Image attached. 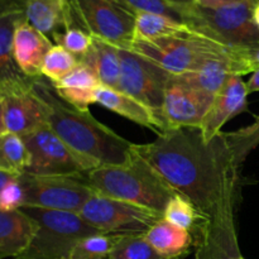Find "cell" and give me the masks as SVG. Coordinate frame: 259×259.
I'll return each instance as SVG.
<instances>
[{"mask_svg":"<svg viewBox=\"0 0 259 259\" xmlns=\"http://www.w3.org/2000/svg\"><path fill=\"white\" fill-rule=\"evenodd\" d=\"M7 131V126H5V120H4V106H3V100L2 96H0V134L5 133Z\"/></svg>","mask_w":259,"mask_h":259,"instance_id":"obj_39","label":"cell"},{"mask_svg":"<svg viewBox=\"0 0 259 259\" xmlns=\"http://www.w3.org/2000/svg\"><path fill=\"white\" fill-rule=\"evenodd\" d=\"M78 60L61 46L55 45L46 55L42 65V77L56 83L78 65Z\"/></svg>","mask_w":259,"mask_h":259,"instance_id":"obj_30","label":"cell"},{"mask_svg":"<svg viewBox=\"0 0 259 259\" xmlns=\"http://www.w3.org/2000/svg\"><path fill=\"white\" fill-rule=\"evenodd\" d=\"M25 18L51 40L70 27H78L70 0H27Z\"/></svg>","mask_w":259,"mask_h":259,"instance_id":"obj_18","label":"cell"},{"mask_svg":"<svg viewBox=\"0 0 259 259\" xmlns=\"http://www.w3.org/2000/svg\"><path fill=\"white\" fill-rule=\"evenodd\" d=\"M212 100L214 95L194 88L171 75L161 110L163 133L182 128L199 129Z\"/></svg>","mask_w":259,"mask_h":259,"instance_id":"obj_12","label":"cell"},{"mask_svg":"<svg viewBox=\"0 0 259 259\" xmlns=\"http://www.w3.org/2000/svg\"><path fill=\"white\" fill-rule=\"evenodd\" d=\"M242 259H245V258H244V257H243V258H242Z\"/></svg>","mask_w":259,"mask_h":259,"instance_id":"obj_41","label":"cell"},{"mask_svg":"<svg viewBox=\"0 0 259 259\" xmlns=\"http://www.w3.org/2000/svg\"><path fill=\"white\" fill-rule=\"evenodd\" d=\"M52 85L58 96L70 105L80 110H89L91 104H96V90L101 83L91 68L78 63L65 77Z\"/></svg>","mask_w":259,"mask_h":259,"instance_id":"obj_20","label":"cell"},{"mask_svg":"<svg viewBox=\"0 0 259 259\" xmlns=\"http://www.w3.org/2000/svg\"><path fill=\"white\" fill-rule=\"evenodd\" d=\"M242 62L244 66L245 75L254 72L259 68V47L252 51H244L242 53Z\"/></svg>","mask_w":259,"mask_h":259,"instance_id":"obj_34","label":"cell"},{"mask_svg":"<svg viewBox=\"0 0 259 259\" xmlns=\"http://www.w3.org/2000/svg\"><path fill=\"white\" fill-rule=\"evenodd\" d=\"M121 234H98L83 238L76 244L68 259H109V254Z\"/></svg>","mask_w":259,"mask_h":259,"instance_id":"obj_29","label":"cell"},{"mask_svg":"<svg viewBox=\"0 0 259 259\" xmlns=\"http://www.w3.org/2000/svg\"><path fill=\"white\" fill-rule=\"evenodd\" d=\"M131 50L149 58L171 75L191 72L212 58L239 52L197 32L151 42L136 40Z\"/></svg>","mask_w":259,"mask_h":259,"instance_id":"obj_6","label":"cell"},{"mask_svg":"<svg viewBox=\"0 0 259 259\" xmlns=\"http://www.w3.org/2000/svg\"><path fill=\"white\" fill-rule=\"evenodd\" d=\"M253 19H254V23L257 24L259 29V0L255 3L254 8H253Z\"/></svg>","mask_w":259,"mask_h":259,"instance_id":"obj_40","label":"cell"},{"mask_svg":"<svg viewBox=\"0 0 259 259\" xmlns=\"http://www.w3.org/2000/svg\"><path fill=\"white\" fill-rule=\"evenodd\" d=\"M53 42L35 29L28 20L20 23L14 33L13 57L20 72L28 78L42 77V65Z\"/></svg>","mask_w":259,"mask_h":259,"instance_id":"obj_17","label":"cell"},{"mask_svg":"<svg viewBox=\"0 0 259 259\" xmlns=\"http://www.w3.org/2000/svg\"><path fill=\"white\" fill-rule=\"evenodd\" d=\"M163 219L194 235L207 218L204 217L187 197L176 194L167 204L163 211Z\"/></svg>","mask_w":259,"mask_h":259,"instance_id":"obj_26","label":"cell"},{"mask_svg":"<svg viewBox=\"0 0 259 259\" xmlns=\"http://www.w3.org/2000/svg\"><path fill=\"white\" fill-rule=\"evenodd\" d=\"M29 152L27 174L35 176L83 177L98 163L66 144L51 126L45 125L22 137Z\"/></svg>","mask_w":259,"mask_h":259,"instance_id":"obj_7","label":"cell"},{"mask_svg":"<svg viewBox=\"0 0 259 259\" xmlns=\"http://www.w3.org/2000/svg\"><path fill=\"white\" fill-rule=\"evenodd\" d=\"M248 89L242 76L232 75L214 95L211 106L200 126L205 142H211L222 128L234 116L248 110Z\"/></svg>","mask_w":259,"mask_h":259,"instance_id":"obj_15","label":"cell"},{"mask_svg":"<svg viewBox=\"0 0 259 259\" xmlns=\"http://www.w3.org/2000/svg\"><path fill=\"white\" fill-rule=\"evenodd\" d=\"M19 176H14V175H10V174H7V172L2 171L0 169V191L3 190V187L5 186V185L8 184V182L13 181V180L18 179Z\"/></svg>","mask_w":259,"mask_h":259,"instance_id":"obj_37","label":"cell"},{"mask_svg":"<svg viewBox=\"0 0 259 259\" xmlns=\"http://www.w3.org/2000/svg\"><path fill=\"white\" fill-rule=\"evenodd\" d=\"M223 136L227 141L235 166L239 168L245 158L259 146V116L250 125L235 132H223Z\"/></svg>","mask_w":259,"mask_h":259,"instance_id":"obj_27","label":"cell"},{"mask_svg":"<svg viewBox=\"0 0 259 259\" xmlns=\"http://www.w3.org/2000/svg\"><path fill=\"white\" fill-rule=\"evenodd\" d=\"M169 78L171 73L149 58L132 50L120 48V78L118 90L151 109L161 125V110Z\"/></svg>","mask_w":259,"mask_h":259,"instance_id":"obj_11","label":"cell"},{"mask_svg":"<svg viewBox=\"0 0 259 259\" xmlns=\"http://www.w3.org/2000/svg\"><path fill=\"white\" fill-rule=\"evenodd\" d=\"M234 199L225 201L194 234L195 259H242L234 220Z\"/></svg>","mask_w":259,"mask_h":259,"instance_id":"obj_13","label":"cell"},{"mask_svg":"<svg viewBox=\"0 0 259 259\" xmlns=\"http://www.w3.org/2000/svg\"><path fill=\"white\" fill-rule=\"evenodd\" d=\"M25 195L19 180L8 182L0 191V210L2 211H17L24 207Z\"/></svg>","mask_w":259,"mask_h":259,"instance_id":"obj_33","label":"cell"},{"mask_svg":"<svg viewBox=\"0 0 259 259\" xmlns=\"http://www.w3.org/2000/svg\"><path fill=\"white\" fill-rule=\"evenodd\" d=\"M95 194L146 207L163 214L179 192L141 156L134 152L128 163L99 166L83 176Z\"/></svg>","mask_w":259,"mask_h":259,"instance_id":"obj_3","label":"cell"},{"mask_svg":"<svg viewBox=\"0 0 259 259\" xmlns=\"http://www.w3.org/2000/svg\"><path fill=\"white\" fill-rule=\"evenodd\" d=\"M116 2L128 8L134 14L139 12L153 13V14L164 15V17H168L171 19L179 20L181 23H185V20H186L187 9H189V7H176V5L169 4L164 0H116Z\"/></svg>","mask_w":259,"mask_h":259,"instance_id":"obj_31","label":"cell"},{"mask_svg":"<svg viewBox=\"0 0 259 259\" xmlns=\"http://www.w3.org/2000/svg\"><path fill=\"white\" fill-rule=\"evenodd\" d=\"M37 223L23 210H0V259H13L20 254L32 240Z\"/></svg>","mask_w":259,"mask_h":259,"instance_id":"obj_19","label":"cell"},{"mask_svg":"<svg viewBox=\"0 0 259 259\" xmlns=\"http://www.w3.org/2000/svg\"><path fill=\"white\" fill-rule=\"evenodd\" d=\"M164 2L169 3L172 5H176V7H191V5H195V0H164Z\"/></svg>","mask_w":259,"mask_h":259,"instance_id":"obj_38","label":"cell"},{"mask_svg":"<svg viewBox=\"0 0 259 259\" xmlns=\"http://www.w3.org/2000/svg\"><path fill=\"white\" fill-rule=\"evenodd\" d=\"M195 32L185 23L153 13H136L134 40L151 42L162 38L176 37Z\"/></svg>","mask_w":259,"mask_h":259,"instance_id":"obj_24","label":"cell"},{"mask_svg":"<svg viewBox=\"0 0 259 259\" xmlns=\"http://www.w3.org/2000/svg\"><path fill=\"white\" fill-rule=\"evenodd\" d=\"M134 152L204 217L211 218L235 197L238 167L223 132L207 143L200 129H175L158 134L151 143L136 144Z\"/></svg>","mask_w":259,"mask_h":259,"instance_id":"obj_1","label":"cell"},{"mask_svg":"<svg viewBox=\"0 0 259 259\" xmlns=\"http://www.w3.org/2000/svg\"><path fill=\"white\" fill-rule=\"evenodd\" d=\"M18 180L24 190V207L80 212L95 194L83 177L35 176L25 172Z\"/></svg>","mask_w":259,"mask_h":259,"instance_id":"obj_10","label":"cell"},{"mask_svg":"<svg viewBox=\"0 0 259 259\" xmlns=\"http://www.w3.org/2000/svg\"><path fill=\"white\" fill-rule=\"evenodd\" d=\"M237 2H243V0H195V4L202 8H217Z\"/></svg>","mask_w":259,"mask_h":259,"instance_id":"obj_35","label":"cell"},{"mask_svg":"<svg viewBox=\"0 0 259 259\" xmlns=\"http://www.w3.org/2000/svg\"><path fill=\"white\" fill-rule=\"evenodd\" d=\"M258 0H243L217 8L191 5L186 23L199 34L214 39L235 51H252L259 47V29L253 19Z\"/></svg>","mask_w":259,"mask_h":259,"instance_id":"obj_4","label":"cell"},{"mask_svg":"<svg viewBox=\"0 0 259 259\" xmlns=\"http://www.w3.org/2000/svg\"><path fill=\"white\" fill-rule=\"evenodd\" d=\"M32 90L45 104L48 125L76 152L99 166H119L133 158L136 143L104 125L89 110L70 105L47 78H33Z\"/></svg>","mask_w":259,"mask_h":259,"instance_id":"obj_2","label":"cell"},{"mask_svg":"<svg viewBox=\"0 0 259 259\" xmlns=\"http://www.w3.org/2000/svg\"><path fill=\"white\" fill-rule=\"evenodd\" d=\"M96 104L104 106L113 113L119 114L133 123L146 126L156 132L157 134L162 133V125L153 111L121 91L100 86L96 90Z\"/></svg>","mask_w":259,"mask_h":259,"instance_id":"obj_21","label":"cell"},{"mask_svg":"<svg viewBox=\"0 0 259 259\" xmlns=\"http://www.w3.org/2000/svg\"><path fill=\"white\" fill-rule=\"evenodd\" d=\"M27 0H0V89L30 80L15 65L13 40L18 25L25 18Z\"/></svg>","mask_w":259,"mask_h":259,"instance_id":"obj_16","label":"cell"},{"mask_svg":"<svg viewBox=\"0 0 259 259\" xmlns=\"http://www.w3.org/2000/svg\"><path fill=\"white\" fill-rule=\"evenodd\" d=\"M78 214L105 234H144L163 214L134 204L94 194Z\"/></svg>","mask_w":259,"mask_h":259,"instance_id":"obj_9","label":"cell"},{"mask_svg":"<svg viewBox=\"0 0 259 259\" xmlns=\"http://www.w3.org/2000/svg\"><path fill=\"white\" fill-rule=\"evenodd\" d=\"M30 157L24 141L18 134L5 132L0 134V169L20 176L29 167Z\"/></svg>","mask_w":259,"mask_h":259,"instance_id":"obj_25","label":"cell"},{"mask_svg":"<svg viewBox=\"0 0 259 259\" xmlns=\"http://www.w3.org/2000/svg\"><path fill=\"white\" fill-rule=\"evenodd\" d=\"M109 259H163L148 243L144 234H121Z\"/></svg>","mask_w":259,"mask_h":259,"instance_id":"obj_28","label":"cell"},{"mask_svg":"<svg viewBox=\"0 0 259 259\" xmlns=\"http://www.w3.org/2000/svg\"><path fill=\"white\" fill-rule=\"evenodd\" d=\"M37 223V230L28 247L13 259H68L78 242L98 234L78 212L22 207Z\"/></svg>","mask_w":259,"mask_h":259,"instance_id":"obj_5","label":"cell"},{"mask_svg":"<svg viewBox=\"0 0 259 259\" xmlns=\"http://www.w3.org/2000/svg\"><path fill=\"white\" fill-rule=\"evenodd\" d=\"M144 237L163 259H182L195 247V238L191 233L164 219L144 233Z\"/></svg>","mask_w":259,"mask_h":259,"instance_id":"obj_22","label":"cell"},{"mask_svg":"<svg viewBox=\"0 0 259 259\" xmlns=\"http://www.w3.org/2000/svg\"><path fill=\"white\" fill-rule=\"evenodd\" d=\"M32 80L0 89L8 132L23 137L47 125V110L32 90Z\"/></svg>","mask_w":259,"mask_h":259,"instance_id":"obj_14","label":"cell"},{"mask_svg":"<svg viewBox=\"0 0 259 259\" xmlns=\"http://www.w3.org/2000/svg\"><path fill=\"white\" fill-rule=\"evenodd\" d=\"M247 89H248V93L249 94L258 93L259 91V68L252 73L250 78L248 80Z\"/></svg>","mask_w":259,"mask_h":259,"instance_id":"obj_36","label":"cell"},{"mask_svg":"<svg viewBox=\"0 0 259 259\" xmlns=\"http://www.w3.org/2000/svg\"><path fill=\"white\" fill-rule=\"evenodd\" d=\"M52 42L72 53L80 62L83 56L90 50L91 43H93V35L89 34L81 27H70L55 35Z\"/></svg>","mask_w":259,"mask_h":259,"instance_id":"obj_32","label":"cell"},{"mask_svg":"<svg viewBox=\"0 0 259 259\" xmlns=\"http://www.w3.org/2000/svg\"><path fill=\"white\" fill-rule=\"evenodd\" d=\"M94 71L101 86L118 90L120 78V48L100 38L93 37V43L80 61Z\"/></svg>","mask_w":259,"mask_h":259,"instance_id":"obj_23","label":"cell"},{"mask_svg":"<svg viewBox=\"0 0 259 259\" xmlns=\"http://www.w3.org/2000/svg\"><path fill=\"white\" fill-rule=\"evenodd\" d=\"M76 22L89 34L131 50L136 14L116 0H70Z\"/></svg>","mask_w":259,"mask_h":259,"instance_id":"obj_8","label":"cell"}]
</instances>
